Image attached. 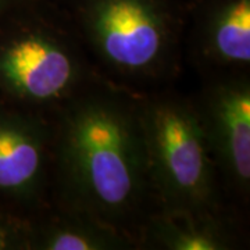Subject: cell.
<instances>
[{
  "mask_svg": "<svg viewBox=\"0 0 250 250\" xmlns=\"http://www.w3.org/2000/svg\"><path fill=\"white\" fill-rule=\"evenodd\" d=\"M50 116L0 98V206L29 217L50 200Z\"/></svg>",
  "mask_w": 250,
  "mask_h": 250,
  "instance_id": "obj_6",
  "label": "cell"
},
{
  "mask_svg": "<svg viewBox=\"0 0 250 250\" xmlns=\"http://www.w3.org/2000/svg\"><path fill=\"white\" fill-rule=\"evenodd\" d=\"M0 250H28V217L0 206Z\"/></svg>",
  "mask_w": 250,
  "mask_h": 250,
  "instance_id": "obj_10",
  "label": "cell"
},
{
  "mask_svg": "<svg viewBox=\"0 0 250 250\" xmlns=\"http://www.w3.org/2000/svg\"><path fill=\"white\" fill-rule=\"evenodd\" d=\"M100 77L68 18L35 0L0 16V98L50 116Z\"/></svg>",
  "mask_w": 250,
  "mask_h": 250,
  "instance_id": "obj_3",
  "label": "cell"
},
{
  "mask_svg": "<svg viewBox=\"0 0 250 250\" xmlns=\"http://www.w3.org/2000/svg\"><path fill=\"white\" fill-rule=\"evenodd\" d=\"M184 45L202 77L250 72V0H215L185 31Z\"/></svg>",
  "mask_w": 250,
  "mask_h": 250,
  "instance_id": "obj_7",
  "label": "cell"
},
{
  "mask_svg": "<svg viewBox=\"0 0 250 250\" xmlns=\"http://www.w3.org/2000/svg\"><path fill=\"white\" fill-rule=\"evenodd\" d=\"M141 93L106 77L50 114V202L131 235L157 207L141 118Z\"/></svg>",
  "mask_w": 250,
  "mask_h": 250,
  "instance_id": "obj_1",
  "label": "cell"
},
{
  "mask_svg": "<svg viewBox=\"0 0 250 250\" xmlns=\"http://www.w3.org/2000/svg\"><path fill=\"white\" fill-rule=\"evenodd\" d=\"M192 100L224 196L243 210L250 199V72L202 77Z\"/></svg>",
  "mask_w": 250,
  "mask_h": 250,
  "instance_id": "obj_5",
  "label": "cell"
},
{
  "mask_svg": "<svg viewBox=\"0 0 250 250\" xmlns=\"http://www.w3.org/2000/svg\"><path fill=\"white\" fill-rule=\"evenodd\" d=\"M141 118L157 207L233 208L224 196L192 96L168 85L142 92Z\"/></svg>",
  "mask_w": 250,
  "mask_h": 250,
  "instance_id": "obj_4",
  "label": "cell"
},
{
  "mask_svg": "<svg viewBox=\"0 0 250 250\" xmlns=\"http://www.w3.org/2000/svg\"><path fill=\"white\" fill-rule=\"evenodd\" d=\"M28 250H138L131 235L47 202L28 217Z\"/></svg>",
  "mask_w": 250,
  "mask_h": 250,
  "instance_id": "obj_9",
  "label": "cell"
},
{
  "mask_svg": "<svg viewBox=\"0 0 250 250\" xmlns=\"http://www.w3.org/2000/svg\"><path fill=\"white\" fill-rule=\"evenodd\" d=\"M245 233L233 208L156 207L138 235V250H236Z\"/></svg>",
  "mask_w": 250,
  "mask_h": 250,
  "instance_id": "obj_8",
  "label": "cell"
},
{
  "mask_svg": "<svg viewBox=\"0 0 250 250\" xmlns=\"http://www.w3.org/2000/svg\"><path fill=\"white\" fill-rule=\"evenodd\" d=\"M25 1H29V0H0V16L4 14L6 11H9L10 9L18 6V4L25 3Z\"/></svg>",
  "mask_w": 250,
  "mask_h": 250,
  "instance_id": "obj_11",
  "label": "cell"
},
{
  "mask_svg": "<svg viewBox=\"0 0 250 250\" xmlns=\"http://www.w3.org/2000/svg\"><path fill=\"white\" fill-rule=\"evenodd\" d=\"M68 20L108 80L147 92L178 75L185 31L161 0H78Z\"/></svg>",
  "mask_w": 250,
  "mask_h": 250,
  "instance_id": "obj_2",
  "label": "cell"
}]
</instances>
